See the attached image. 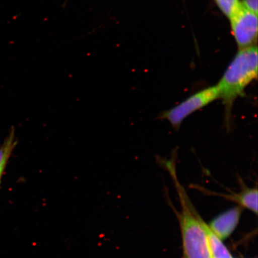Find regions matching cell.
<instances>
[{
  "mask_svg": "<svg viewBox=\"0 0 258 258\" xmlns=\"http://www.w3.org/2000/svg\"><path fill=\"white\" fill-rule=\"evenodd\" d=\"M257 48L252 46L240 49L217 85L219 99L225 107V124L231 127L232 109L238 98L257 77Z\"/></svg>",
  "mask_w": 258,
  "mask_h": 258,
  "instance_id": "6da1fadb",
  "label": "cell"
},
{
  "mask_svg": "<svg viewBox=\"0 0 258 258\" xmlns=\"http://www.w3.org/2000/svg\"><path fill=\"white\" fill-rule=\"evenodd\" d=\"M169 172L175 183L181 206L177 215L181 231L183 258H212L205 222L193 209L184 188L177 179L176 170L172 169Z\"/></svg>",
  "mask_w": 258,
  "mask_h": 258,
  "instance_id": "7a4b0ae2",
  "label": "cell"
},
{
  "mask_svg": "<svg viewBox=\"0 0 258 258\" xmlns=\"http://www.w3.org/2000/svg\"><path fill=\"white\" fill-rule=\"evenodd\" d=\"M218 99L217 85L209 87L189 96L175 107L164 111L160 118L168 121L174 128L178 130L183 121L189 115Z\"/></svg>",
  "mask_w": 258,
  "mask_h": 258,
  "instance_id": "3957f363",
  "label": "cell"
},
{
  "mask_svg": "<svg viewBox=\"0 0 258 258\" xmlns=\"http://www.w3.org/2000/svg\"><path fill=\"white\" fill-rule=\"evenodd\" d=\"M230 20L232 31L240 49L253 46L257 35V15L242 5L239 11Z\"/></svg>",
  "mask_w": 258,
  "mask_h": 258,
  "instance_id": "277c9868",
  "label": "cell"
},
{
  "mask_svg": "<svg viewBox=\"0 0 258 258\" xmlns=\"http://www.w3.org/2000/svg\"><path fill=\"white\" fill-rule=\"evenodd\" d=\"M243 208L237 206L222 213L208 225L209 227L222 241L233 233L239 222Z\"/></svg>",
  "mask_w": 258,
  "mask_h": 258,
  "instance_id": "5b68a950",
  "label": "cell"
},
{
  "mask_svg": "<svg viewBox=\"0 0 258 258\" xmlns=\"http://www.w3.org/2000/svg\"><path fill=\"white\" fill-rule=\"evenodd\" d=\"M241 183L243 184V187L240 192L233 193V195H219L223 196L224 198L237 203L241 208L249 209V211L257 215L258 192L257 187L249 188L244 185L242 180Z\"/></svg>",
  "mask_w": 258,
  "mask_h": 258,
  "instance_id": "8992f818",
  "label": "cell"
},
{
  "mask_svg": "<svg viewBox=\"0 0 258 258\" xmlns=\"http://www.w3.org/2000/svg\"><path fill=\"white\" fill-rule=\"evenodd\" d=\"M206 233H207L210 250L212 258H234L227 247L207 224L205 223Z\"/></svg>",
  "mask_w": 258,
  "mask_h": 258,
  "instance_id": "52a82bcc",
  "label": "cell"
},
{
  "mask_svg": "<svg viewBox=\"0 0 258 258\" xmlns=\"http://www.w3.org/2000/svg\"><path fill=\"white\" fill-rule=\"evenodd\" d=\"M16 145L15 131L14 129H12L11 134L6 138L5 143L0 147V175H3L4 173Z\"/></svg>",
  "mask_w": 258,
  "mask_h": 258,
  "instance_id": "ba28073f",
  "label": "cell"
},
{
  "mask_svg": "<svg viewBox=\"0 0 258 258\" xmlns=\"http://www.w3.org/2000/svg\"><path fill=\"white\" fill-rule=\"evenodd\" d=\"M219 8L229 19H231L237 14L241 8L239 0H215Z\"/></svg>",
  "mask_w": 258,
  "mask_h": 258,
  "instance_id": "9c48e42d",
  "label": "cell"
},
{
  "mask_svg": "<svg viewBox=\"0 0 258 258\" xmlns=\"http://www.w3.org/2000/svg\"><path fill=\"white\" fill-rule=\"evenodd\" d=\"M241 3L245 8L257 15V0H242Z\"/></svg>",
  "mask_w": 258,
  "mask_h": 258,
  "instance_id": "30bf717a",
  "label": "cell"
},
{
  "mask_svg": "<svg viewBox=\"0 0 258 258\" xmlns=\"http://www.w3.org/2000/svg\"><path fill=\"white\" fill-rule=\"evenodd\" d=\"M3 175H0V183H1V179Z\"/></svg>",
  "mask_w": 258,
  "mask_h": 258,
  "instance_id": "8fae6325",
  "label": "cell"
}]
</instances>
